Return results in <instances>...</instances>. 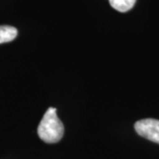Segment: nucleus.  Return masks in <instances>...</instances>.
<instances>
[{"instance_id":"obj_1","label":"nucleus","mask_w":159,"mask_h":159,"mask_svg":"<svg viewBox=\"0 0 159 159\" xmlns=\"http://www.w3.org/2000/svg\"><path fill=\"white\" fill-rule=\"evenodd\" d=\"M65 127L57 118V109L50 107L40 122L37 134L41 140L46 143H56L62 139Z\"/></svg>"},{"instance_id":"obj_2","label":"nucleus","mask_w":159,"mask_h":159,"mask_svg":"<svg viewBox=\"0 0 159 159\" xmlns=\"http://www.w3.org/2000/svg\"><path fill=\"white\" fill-rule=\"evenodd\" d=\"M134 129L140 136L159 144V120L145 119L138 120Z\"/></svg>"},{"instance_id":"obj_3","label":"nucleus","mask_w":159,"mask_h":159,"mask_svg":"<svg viewBox=\"0 0 159 159\" xmlns=\"http://www.w3.org/2000/svg\"><path fill=\"white\" fill-rule=\"evenodd\" d=\"M18 30L11 26H0V43L11 42L16 38Z\"/></svg>"},{"instance_id":"obj_4","label":"nucleus","mask_w":159,"mask_h":159,"mask_svg":"<svg viewBox=\"0 0 159 159\" xmlns=\"http://www.w3.org/2000/svg\"><path fill=\"white\" fill-rule=\"evenodd\" d=\"M135 2L136 0H109L111 7L120 12H125L131 10L135 5Z\"/></svg>"}]
</instances>
